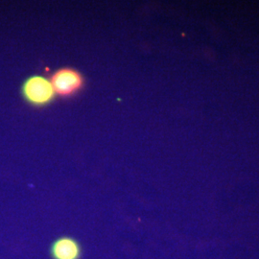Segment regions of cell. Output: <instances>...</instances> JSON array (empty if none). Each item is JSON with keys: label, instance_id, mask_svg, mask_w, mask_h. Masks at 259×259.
Wrapping results in <instances>:
<instances>
[{"label": "cell", "instance_id": "obj_1", "mask_svg": "<svg viewBox=\"0 0 259 259\" xmlns=\"http://www.w3.org/2000/svg\"><path fill=\"white\" fill-rule=\"evenodd\" d=\"M50 82L55 94L61 97H70L82 90L83 77L72 67H63L52 74Z\"/></svg>", "mask_w": 259, "mask_h": 259}, {"label": "cell", "instance_id": "obj_2", "mask_svg": "<svg viewBox=\"0 0 259 259\" xmlns=\"http://www.w3.org/2000/svg\"><path fill=\"white\" fill-rule=\"evenodd\" d=\"M22 94L26 101L34 106L47 105L56 95L50 80L38 75L32 76L24 82Z\"/></svg>", "mask_w": 259, "mask_h": 259}, {"label": "cell", "instance_id": "obj_3", "mask_svg": "<svg viewBox=\"0 0 259 259\" xmlns=\"http://www.w3.org/2000/svg\"><path fill=\"white\" fill-rule=\"evenodd\" d=\"M50 255L52 259H80L82 247L73 237L61 236L51 244Z\"/></svg>", "mask_w": 259, "mask_h": 259}]
</instances>
